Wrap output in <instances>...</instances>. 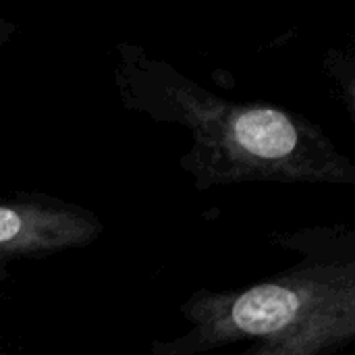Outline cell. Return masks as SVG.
<instances>
[{
    "label": "cell",
    "mask_w": 355,
    "mask_h": 355,
    "mask_svg": "<svg viewBox=\"0 0 355 355\" xmlns=\"http://www.w3.org/2000/svg\"><path fill=\"white\" fill-rule=\"evenodd\" d=\"M127 106L183 125L191 146L183 168L200 189L233 183L354 185L352 160L310 119L260 102L225 100L137 48L121 50Z\"/></svg>",
    "instance_id": "cell-1"
},
{
    "label": "cell",
    "mask_w": 355,
    "mask_h": 355,
    "mask_svg": "<svg viewBox=\"0 0 355 355\" xmlns=\"http://www.w3.org/2000/svg\"><path fill=\"white\" fill-rule=\"evenodd\" d=\"M100 231V223L83 210L44 200H6L0 202V262L81 248Z\"/></svg>",
    "instance_id": "cell-3"
},
{
    "label": "cell",
    "mask_w": 355,
    "mask_h": 355,
    "mask_svg": "<svg viewBox=\"0 0 355 355\" xmlns=\"http://www.w3.org/2000/svg\"><path fill=\"white\" fill-rule=\"evenodd\" d=\"M185 337L154 355H196L260 339L250 355H329L355 335V266H308L237 293L202 291L183 308Z\"/></svg>",
    "instance_id": "cell-2"
},
{
    "label": "cell",
    "mask_w": 355,
    "mask_h": 355,
    "mask_svg": "<svg viewBox=\"0 0 355 355\" xmlns=\"http://www.w3.org/2000/svg\"><path fill=\"white\" fill-rule=\"evenodd\" d=\"M2 27H4V23H2V17H0V37H2Z\"/></svg>",
    "instance_id": "cell-4"
}]
</instances>
